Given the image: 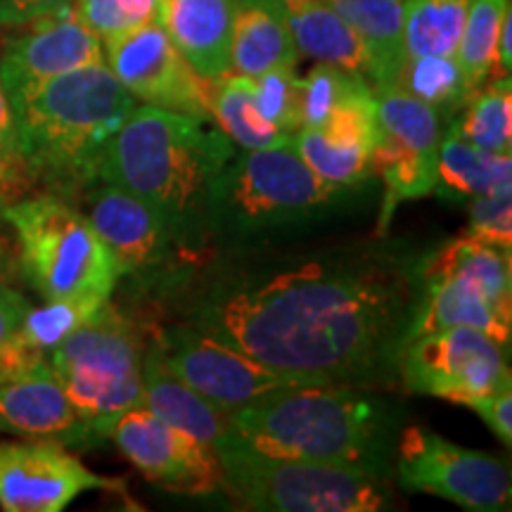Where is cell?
<instances>
[{
	"label": "cell",
	"mask_w": 512,
	"mask_h": 512,
	"mask_svg": "<svg viewBox=\"0 0 512 512\" xmlns=\"http://www.w3.org/2000/svg\"><path fill=\"white\" fill-rule=\"evenodd\" d=\"M467 209H470L467 235L501 249L512 247V188L475 197L467 202Z\"/></svg>",
	"instance_id": "cell-38"
},
{
	"label": "cell",
	"mask_w": 512,
	"mask_h": 512,
	"mask_svg": "<svg viewBox=\"0 0 512 512\" xmlns=\"http://www.w3.org/2000/svg\"><path fill=\"white\" fill-rule=\"evenodd\" d=\"M418 294L394 256H325L216 278L185 325L285 373L366 389L396 380Z\"/></svg>",
	"instance_id": "cell-1"
},
{
	"label": "cell",
	"mask_w": 512,
	"mask_h": 512,
	"mask_svg": "<svg viewBox=\"0 0 512 512\" xmlns=\"http://www.w3.org/2000/svg\"><path fill=\"white\" fill-rule=\"evenodd\" d=\"M403 489L451 501L472 512H505L512 503L508 465L463 448L427 427H403L394 451Z\"/></svg>",
	"instance_id": "cell-10"
},
{
	"label": "cell",
	"mask_w": 512,
	"mask_h": 512,
	"mask_svg": "<svg viewBox=\"0 0 512 512\" xmlns=\"http://www.w3.org/2000/svg\"><path fill=\"white\" fill-rule=\"evenodd\" d=\"M5 266H8V247H5L3 238H0V273H3Z\"/></svg>",
	"instance_id": "cell-43"
},
{
	"label": "cell",
	"mask_w": 512,
	"mask_h": 512,
	"mask_svg": "<svg viewBox=\"0 0 512 512\" xmlns=\"http://www.w3.org/2000/svg\"><path fill=\"white\" fill-rule=\"evenodd\" d=\"M36 190V178L31 176L24 159L0 155V211L22 200Z\"/></svg>",
	"instance_id": "cell-41"
},
{
	"label": "cell",
	"mask_w": 512,
	"mask_h": 512,
	"mask_svg": "<svg viewBox=\"0 0 512 512\" xmlns=\"http://www.w3.org/2000/svg\"><path fill=\"white\" fill-rule=\"evenodd\" d=\"M72 10L105 46L145 24L159 22L162 0H74Z\"/></svg>",
	"instance_id": "cell-34"
},
{
	"label": "cell",
	"mask_w": 512,
	"mask_h": 512,
	"mask_svg": "<svg viewBox=\"0 0 512 512\" xmlns=\"http://www.w3.org/2000/svg\"><path fill=\"white\" fill-rule=\"evenodd\" d=\"M110 299L102 297H67V299H48L46 304L29 306L19 323L17 335L38 356L48 358L62 339H67L83 323H88L102 306Z\"/></svg>",
	"instance_id": "cell-33"
},
{
	"label": "cell",
	"mask_w": 512,
	"mask_h": 512,
	"mask_svg": "<svg viewBox=\"0 0 512 512\" xmlns=\"http://www.w3.org/2000/svg\"><path fill=\"white\" fill-rule=\"evenodd\" d=\"M235 0H162L159 24L204 81L230 72Z\"/></svg>",
	"instance_id": "cell-21"
},
{
	"label": "cell",
	"mask_w": 512,
	"mask_h": 512,
	"mask_svg": "<svg viewBox=\"0 0 512 512\" xmlns=\"http://www.w3.org/2000/svg\"><path fill=\"white\" fill-rule=\"evenodd\" d=\"M512 0H472L460 34L456 60L472 88L496 79V43Z\"/></svg>",
	"instance_id": "cell-32"
},
{
	"label": "cell",
	"mask_w": 512,
	"mask_h": 512,
	"mask_svg": "<svg viewBox=\"0 0 512 512\" xmlns=\"http://www.w3.org/2000/svg\"><path fill=\"white\" fill-rule=\"evenodd\" d=\"M415 273H456L470 278L489 294L503 311L512 313L510 249H501L472 235H463L427 256Z\"/></svg>",
	"instance_id": "cell-28"
},
{
	"label": "cell",
	"mask_w": 512,
	"mask_h": 512,
	"mask_svg": "<svg viewBox=\"0 0 512 512\" xmlns=\"http://www.w3.org/2000/svg\"><path fill=\"white\" fill-rule=\"evenodd\" d=\"M143 351L145 337L138 325L107 302L48 354L76 413L100 441L107 439L114 418L140 406Z\"/></svg>",
	"instance_id": "cell-8"
},
{
	"label": "cell",
	"mask_w": 512,
	"mask_h": 512,
	"mask_svg": "<svg viewBox=\"0 0 512 512\" xmlns=\"http://www.w3.org/2000/svg\"><path fill=\"white\" fill-rule=\"evenodd\" d=\"M394 86L427 102L446 121L456 117L475 93V88L467 83L456 55L406 57Z\"/></svg>",
	"instance_id": "cell-31"
},
{
	"label": "cell",
	"mask_w": 512,
	"mask_h": 512,
	"mask_svg": "<svg viewBox=\"0 0 512 512\" xmlns=\"http://www.w3.org/2000/svg\"><path fill=\"white\" fill-rule=\"evenodd\" d=\"M72 5L74 0H0V27H22Z\"/></svg>",
	"instance_id": "cell-40"
},
{
	"label": "cell",
	"mask_w": 512,
	"mask_h": 512,
	"mask_svg": "<svg viewBox=\"0 0 512 512\" xmlns=\"http://www.w3.org/2000/svg\"><path fill=\"white\" fill-rule=\"evenodd\" d=\"M223 489L242 510L259 512H375L389 508L384 477L351 467L275 458L228 434L216 444Z\"/></svg>",
	"instance_id": "cell-7"
},
{
	"label": "cell",
	"mask_w": 512,
	"mask_h": 512,
	"mask_svg": "<svg viewBox=\"0 0 512 512\" xmlns=\"http://www.w3.org/2000/svg\"><path fill=\"white\" fill-rule=\"evenodd\" d=\"M107 439L152 484L185 496L221 489L223 467L214 446L159 420L143 406H133L112 420Z\"/></svg>",
	"instance_id": "cell-13"
},
{
	"label": "cell",
	"mask_w": 512,
	"mask_h": 512,
	"mask_svg": "<svg viewBox=\"0 0 512 512\" xmlns=\"http://www.w3.org/2000/svg\"><path fill=\"white\" fill-rule=\"evenodd\" d=\"M299 60L280 0H235L230 72L259 76L275 67H297Z\"/></svg>",
	"instance_id": "cell-24"
},
{
	"label": "cell",
	"mask_w": 512,
	"mask_h": 512,
	"mask_svg": "<svg viewBox=\"0 0 512 512\" xmlns=\"http://www.w3.org/2000/svg\"><path fill=\"white\" fill-rule=\"evenodd\" d=\"M235 152L214 119L136 105L107 145L100 181L152 204L188 245L209 233L211 190Z\"/></svg>",
	"instance_id": "cell-3"
},
{
	"label": "cell",
	"mask_w": 512,
	"mask_h": 512,
	"mask_svg": "<svg viewBox=\"0 0 512 512\" xmlns=\"http://www.w3.org/2000/svg\"><path fill=\"white\" fill-rule=\"evenodd\" d=\"M0 155L22 159V155H19V128L15 107H12L10 93L5 91L3 81H0Z\"/></svg>",
	"instance_id": "cell-42"
},
{
	"label": "cell",
	"mask_w": 512,
	"mask_h": 512,
	"mask_svg": "<svg viewBox=\"0 0 512 512\" xmlns=\"http://www.w3.org/2000/svg\"><path fill=\"white\" fill-rule=\"evenodd\" d=\"M29 299L0 283V380L22 375L48 358L31 351L17 335L19 323L29 309Z\"/></svg>",
	"instance_id": "cell-37"
},
{
	"label": "cell",
	"mask_w": 512,
	"mask_h": 512,
	"mask_svg": "<svg viewBox=\"0 0 512 512\" xmlns=\"http://www.w3.org/2000/svg\"><path fill=\"white\" fill-rule=\"evenodd\" d=\"M328 3L361 36L373 64L370 86H394L406 60L401 0H328Z\"/></svg>",
	"instance_id": "cell-26"
},
{
	"label": "cell",
	"mask_w": 512,
	"mask_h": 512,
	"mask_svg": "<svg viewBox=\"0 0 512 512\" xmlns=\"http://www.w3.org/2000/svg\"><path fill=\"white\" fill-rule=\"evenodd\" d=\"M15 230L19 266L43 299H110L121 273L83 211L55 192H31L0 211Z\"/></svg>",
	"instance_id": "cell-6"
},
{
	"label": "cell",
	"mask_w": 512,
	"mask_h": 512,
	"mask_svg": "<svg viewBox=\"0 0 512 512\" xmlns=\"http://www.w3.org/2000/svg\"><path fill=\"white\" fill-rule=\"evenodd\" d=\"M207 98L211 119L240 150H259L292 138L264 117L256 102L252 76L226 72L219 79H211L207 81Z\"/></svg>",
	"instance_id": "cell-27"
},
{
	"label": "cell",
	"mask_w": 512,
	"mask_h": 512,
	"mask_svg": "<svg viewBox=\"0 0 512 512\" xmlns=\"http://www.w3.org/2000/svg\"><path fill=\"white\" fill-rule=\"evenodd\" d=\"M512 188V155L477 150L448 124L439 145L434 192L448 202H472L475 197Z\"/></svg>",
	"instance_id": "cell-25"
},
{
	"label": "cell",
	"mask_w": 512,
	"mask_h": 512,
	"mask_svg": "<svg viewBox=\"0 0 512 512\" xmlns=\"http://www.w3.org/2000/svg\"><path fill=\"white\" fill-rule=\"evenodd\" d=\"M230 437L275 458L351 467L384 477L399 415L389 401L342 384L278 389L228 413Z\"/></svg>",
	"instance_id": "cell-2"
},
{
	"label": "cell",
	"mask_w": 512,
	"mask_h": 512,
	"mask_svg": "<svg viewBox=\"0 0 512 512\" xmlns=\"http://www.w3.org/2000/svg\"><path fill=\"white\" fill-rule=\"evenodd\" d=\"M252 79L264 117L294 136L302 128V76H297V67H275Z\"/></svg>",
	"instance_id": "cell-35"
},
{
	"label": "cell",
	"mask_w": 512,
	"mask_h": 512,
	"mask_svg": "<svg viewBox=\"0 0 512 512\" xmlns=\"http://www.w3.org/2000/svg\"><path fill=\"white\" fill-rule=\"evenodd\" d=\"M69 202L91 221L121 275L157 271L185 247L181 235L152 204L112 183L98 181Z\"/></svg>",
	"instance_id": "cell-16"
},
{
	"label": "cell",
	"mask_w": 512,
	"mask_h": 512,
	"mask_svg": "<svg viewBox=\"0 0 512 512\" xmlns=\"http://www.w3.org/2000/svg\"><path fill=\"white\" fill-rule=\"evenodd\" d=\"M121 489V479L95 475L57 441L0 444V510L5 512H62L86 491Z\"/></svg>",
	"instance_id": "cell-15"
},
{
	"label": "cell",
	"mask_w": 512,
	"mask_h": 512,
	"mask_svg": "<svg viewBox=\"0 0 512 512\" xmlns=\"http://www.w3.org/2000/svg\"><path fill=\"white\" fill-rule=\"evenodd\" d=\"M472 0H401L406 57L456 55Z\"/></svg>",
	"instance_id": "cell-30"
},
{
	"label": "cell",
	"mask_w": 512,
	"mask_h": 512,
	"mask_svg": "<svg viewBox=\"0 0 512 512\" xmlns=\"http://www.w3.org/2000/svg\"><path fill=\"white\" fill-rule=\"evenodd\" d=\"M415 275L420 294L406 342L434 330L472 328L510 349L512 313L503 311L477 283L456 273Z\"/></svg>",
	"instance_id": "cell-20"
},
{
	"label": "cell",
	"mask_w": 512,
	"mask_h": 512,
	"mask_svg": "<svg viewBox=\"0 0 512 512\" xmlns=\"http://www.w3.org/2000/svg\"><path fill=\"white\" fill-rule=\"evenodd\" d=\"M140 406L157 415L159 420L169 422V425L214 448L230 434L228 413L211 406L204 396L197 394L190 384H185L174 370L166 366L155 337L145 342L143 351Z\"/></svg>",
	"instance_id": "cell-22"
},
{
	"label": "cell",
	"mask_w": 512,
	"mask_h": 512,
	"mask_svg": "<svg viewBox=\"0 0 512 512\" xmlns=\"http://www.w3.org/2000/svg\"><path fill=\"white\" fill-rule=\"evenodd\" d=\"M375 112L380 138L373 152V174L384 183L380 211V233H384L401 202L434 192L439 145L448 121L399 86L375 88Z\"/></svg>",
	"instance_id": "cell-9"
},
{
	"label": "cell",
	"mask_w": 512,
	"mask_h": 512,
	"mask_svg": "<svg viewBox=\"0 0 512 512\" xmlns=\"http://www.w3.org/2000/svg\"><path fill=\"white\" fill-rule=\"evenodd\" d=\"M155 339L166 366L223 413L238 411L278 389L328 384L316 377L266 366L245 351L230 347L223 339L190 325L171 332H157Z\"/></svg>",
	"instance_id": "cell-12"
},
{
	"label": "cell",
	"mask_w": 512,
	"mask_h": 512,
	"mask_svg": "<svg viewBox=\"0 0 512 512\" xmlns=\"http://www.w3.org/2000/svg\"><path fill=\"white\" fill-rule=\"evenodd\" d=\"M380 138L375 88L363 79L344 98L328 124L299 128L292 140L299 155L325 181L354 188L373 176V152Z\"/></svg>",
	"instance_id": "cell-18"
},
{
	"label": "cell",
	"mask_w": 512,
	"mask_h": 512,
	"mask_svg": "<svg viewBox=\"0 0 512 512\" xmlns=\"http://www.w3.org/2000/svg\"><path fill=\"white\" fill-rule=\"evenodd\" d=\"M320 178L294 140L240 150L223 166L211 190L209 230L223 238H254L309 223L344 195Z\"/></svg>",
	"instance_id": "cell-5"
},
{
	"label": "cell",
	"mask_w": 512,
	"mask_h": 512,
	"mask_svg": "<svg viewBox=\"0 0 512 512\" xmlns=\"http://www.w3.org/2000/svg\"><path fill=\"white\" fill-rule=\"evenodd\" d=\"M299 57L361 74L370 83L373 64L361 36L328 0H280Z\"/></svg>",
	"instance_id": "cell-23"
},
{
	"label": "cell",
	"mask_w": 512,
	"mask_h": 512,
	"mask_svg": "<svg viewBox=\"0 0 512 512\" xmlns=\"http://www.w3.org/2000/svg\"><path fill=\"white\" fill-rule=\"evenodd\" d=\"M0 432L79 448L100 441L76 413L48 361L22 375L0 380Z\"/></svg>",
	"instance_id": "cell-19"
},
{
	"label": "cell",
	"mask_w": 512,
	"mask_h": 512,
	"mask_svg": "<svg viewBox=\"0 0 512 512\" xmlns=\"http://www.w3.org/2000/svg\"><path fill=\"white\" fill-rule=\"evenodd\" d=\"M465 406L472 408L505 446L512 444V387H503L491 394L475 396Z\"/></svg>",
	"instance_id": "cell-39"
},
{
	"label": "cell",
	"mask_w": 512,
	"mask_h": 512,
	"mask_svg": "<svg viewBox=\"0 0 512 512\" xmlns=\"http://www.w3.org/2000/svg\"><path fill=\"white\" fill-rule=\"evenodd\" d=\"M19 155L36 185L74 200L100 181L107 145L138 105L107 62L12 95Z\"/></svg>",
	"instance_id": "cell-4"
},
{
	"label": "cell",
	"mask_w": 512,
	"mask_h": 512,
	"mask_svg": "<svg viewBox=\"0 0 512 512\" xmlns=\"http://www.w3.org/2000/svg\"><path fill=\"white\" fill-rule=\"evenodd\" d=\"M0 50V81L12 95L55 76L105 62V46L72 8L22 24Z\"/></svg>",
	"instance_id": "cell-17"
},
{
	"label": "cell",
	"mask_w": 512,
	"mask_h": 512,
	"mask_svg": "<svg viewBox=\"0 0 512 512\" xmlns=\"http://www.w3.org/2000/svg\"><path fill=\"white\" fill-rule=\"evenodd\" d=\"M363 81L361 74L332 64H316L302 79V128H320L342 105L344 98Z\"/></svg>",
	"instance_id": "cell-36"
},
{
	"label": "cell",
	"mask_w": 512,
	"mask_h": 512,
	"mask_svg": "<svg viewBox=\"0 0 512 512\" xmlns=\"http://www.w3.org/2000/svg\"><path fill=\"white\" fill-rule=\"evenodd\" d=\"M105 62L136 102L211 119L207 81L190 67L159 22L105 43Z\"/></svg>",
	"instance_id": "cell-14"
},
{
	"label": "cell",
	"mask_w": 512,
	"mask_h": 512,
	"mask_svg": "<svg viewBox=\"0 0 512 512\" xmlns=\"http://www.w3.org/2000/svg\"><path fill=\"white\" fill-rule=\"evenodd\" d=\"M396 377L411 394L465 406L475 396L510 387L508 349L472 328H446L403 344Z\"/></svg>",
	"instance_id": "cell-11"
},
{
	"label": "cell",
	"mask_w": 512,
	"mask_h": 512,
	"mask_svg": "<svg viewBox=\"0 0 512 512\" xmlns=\"http://www.w3.org/2000/svg\"><path fill=\"white\" fill-rule=\"evenodd\" d=\"M448 124L465 143L477 150L510 155L512 152V83L496 76L472 93L467 105Z\"/></svg>",
	"instance_id": "cell-29"
}]
</instances>
